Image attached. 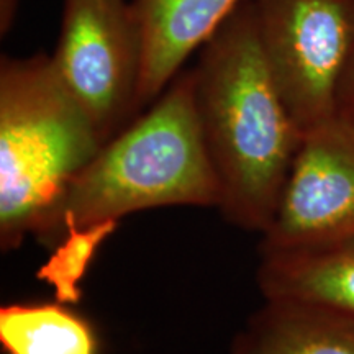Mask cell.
<instances>
[{"instance_id":"9","label":"cell","mask_w":354,"mask_h":354,"mask_svg":"<svg viewBox=\"0 0 354 354\" xmlns=\"http://www.w3.org/2000/svg\"><path fill=\"white\" fill-rule=\"evenodd\" d=\"M232 354H354V320L289 300H266L232 342Z\"/></svg>"},{"instance_id":"8","label":"cell","mask_w":354,"mask_h":354,"mask_svg":"<svg viewBox=\"0 0 354 354\" xmlns=\"http://www.w3.org/2000/svg\"><path fill=\"white\" fill-rule=\"evenodd\" d=\"M259 251L256 282L264 300L313 305L354 320V234Z\"/></svg>"},{"instance_id":"11","label":"cell","mask_w":354,"mask_h":354,"mask_svg":"<svg viewBox=\"0 0 354 354\" xmlns=\"http://www.w3.org/2000/svg\"><path fill=\"white\" fill-rule=\"evenodd\" d=\"M118 221L120 220H105L87 227L66 225L64 238L35 274L38 281L51 286L56 302L79 304L82 297L79 282L86 276L102 243L118 228Z\"/></svg>"},{"instance_id":"7","label":"cell","mask_w":354,"mask_h":354,"mask_svg":"<svg viewBox=\"0 0 354 354\" xmlns=\"http://www.w3.org/2000/svg\"><path fill=\"white\" fill-rule=\"evenodd\" d=\"M143 37L140 112L183 73L243 0H130Z\"/></svg>"},{"instance_id":"1","label":"cell","mask_w":354,"mask_h":354,"mask_svg":"<svg viewBox=\"0 0 354 354\" xmlns=\"http://www.w3.org/2000/svg\"><path fill=\"white\" fill-rule=\"evenodd\" d=\"M194 102L218 177V210L234 227L263 234L272 223L304 131L274 82L243 0L198 51Z\"/></svg>"},{"instance_id":"6","label":"cell","mask_w":354,"mask_h":354,"mask_svg":"<svg viewBox=\"0 0 354 354\" xmlns=\"http://www.w3.org/2000/svg\"><path fill=\"white\" fill-rule=\"evenodd\" d=\"M354 234V118L336 113L304 131L259 250Z\"/></svg>"},{"instance_id":"12","label":"cell","mask_w":354,"mask_h":354,"mask_svg":"<svg viewBox=\"0 0 354 354\" xmlns=\"http://www.w3.org/2000/svg\"><path fill=\"white\" fill-rule=\"evenodd\" d=\"M338 113L354 118V55L344 69L338 87Z\"/></svg>"},{"instance_id":"13","label":"cell","mask_w":354,"mask_h":354,"mask_svg":"<svg viewBox=\"0 0 354 354\" xmlns=\"http://www.w3.org/2000/svg\"><path fill=\"white\" fill-rule=\"evenodd\" d=\"M20 0H0V35L6 37L15 24Z\"/></svg>"},{"instance_id":"4","label":"cell","mask_w":354,"mask_h":354,"mask_svg":"<svg viewBox=\"0 0 354 354\" xmlns=\"http://www.w3.org/2000/svg\"><path fill=\"white\" fill-rule=\"evenodd\" d=\"M261 51L302 131L338 113L354 55V0H251Z\"/></svg>"},{"instance_id":"10","label":"cell","mask_w":354,"mask_h":354,"mask_svg":"<svg viewBox=\"0 0 354 354\" xmlns=\"http://www.w3.org/2000/svg\"><path fill=\"white\" fill-rule=\"evenodd\" d=\"M0 344L6 354H100L91 323L59 302L3 305Z\"/></svg>"},{"instance_id":"5","label":"cell","mask_w":354,"mask_h":354,"mask_svg":"<svg viewBox=\"0 0 354 354\" xmlns=\"http://www.w3.org/2000/svg\"><path fill=\"white\" fill-rule=\"evenodd\" d=\"M51 59L104 145L141 113L143 37L130 0H63Z\"/></svg>"},{"instance_id":"2","label":"cell","mask_w":354,"mask_h":354,"mask_svg":"<svg viewBox=\"0 0 354 354\" xmlns=\"http://www.w3.org/2000/svg\"><path fill=\"white\" fill-rule=\"evenodd\" d=\"M220 201V183L198 125L189 69L102 146L33 236L55 248L68 223L87 227L158 207L218 209Z\"/></svg>"},{"instance_id":"3","label":"cell","mask_w":354,"mask_h":354,"mask_svg":"<svg viewBox=\"0 0 354 354\" xmlns=\"http://www.w3.org/2000/svg\"><path fill=\"white\" fill-rule=\"evenodd\" d=\"M99 131L51 56L0 59V248L17 250L97 156Z\"/></svg>"}]
</instances>
